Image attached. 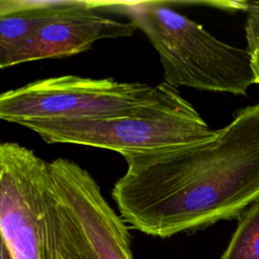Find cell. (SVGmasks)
Instances as JSON below:
<instances>
[{"instance_id":"obj_1","label":"cell","mask_w":259,"mask_h":259,"mask_svg":"<svg viewBox=\"0 0 259 259\" xmlns=\"http://www.w3.org/2000/svg\"><path fill=\"white\" fill-rule=\"evenodd\" d=\"M124 160L111 194L134 229L168 238L239 219L259 198V103L236 110L209 142Z\"/></svg>"},{"instance_id":"obj_2","label":"cell","mask_w":259,"mask_h":259,"mask_svg":"<svg viewBox=\"0 0 259 259\" xmlns=\"http://www.w3.org/2000/svg\"><path fill=\"white\" fill-rule=\"evenodd\" d=\"M22 126L49 144L107 149L123 158L176 151L209 142L218 134L165 82L154 86L144 101L110 115L32 120Z\"/></svg>"},{"instance_id":"obj_3","label":"cell","mask_w":259,"mask_h":259,"mask_svg":"<svg viewBox=\"0 0 259 259\" xmlns=\"http://www.w3.org/2000/svg\"><path fill=\"white\" fill-rule=\"evenodd\" d=\"M142 30L159 55L164 82L174 88L246 95L257 84L252 52L226 44L161 1L110 2Z\"/></svg>"},{"instance_id":"obj_4","label":"cell","mask_w":259,"mask_h":259,"mask_svg":"<svg viewBox=\"0 0 259 259\" xmlns=\"http://www.w3.org/2000/svg\"><path fill=\"white\" fill-rule=\"evenodd\" d=\"M49 162L18 143L0 145V232L13 259H61L48 204Z\"/></svg>"},{"instance_id":"obj_5","label":"cell","mask_w":259,"mask_h":259,"mask_svg":"<svg viewBox=\"0 0 259 259\" xmlns=\"http://www.w3.org/2000/svg\"><path fill=\"white\" fill-rule=\"evenodd\" d=\"M153 90L145 83L112 78H47L3 92L0 118L22 125L32 120L110 115L144 101Z\"/></svg>"},{"instance_id":"obj_6","label":"cell","mask_w":259,"mask_h":259,"mask_svg":"<svg viewBox=\"0 0 259 259\" xmlns=\"http://www.w3.org/2000/svg\"><path fill=\"white\" fill-rule=\"evenodd\" d=\"M56 196L78 222L99 259H133L125 222L103 197L91 174L76 162L58 158L49 162Z\"/></svg>"},{"instance_id":"obj_7","label":"cell","mask_w":259,"mask_h":259,"mask_svg":"<svg viewBox=\"0 0 259 259\" xmlns=\"http://www.w3.org/2000/svg\"><path fill=\"white\" fill-rule=\"evenodd\" d=\"M92 8L60 13L6 58L2 69L30 61L70 57L85 52L100 39L132 35L134 22L100 15Z\"/></svg>"},{"instance_id":"obj_8","label":"cell","mask_w":259,"mask_h":259,"mask_svg":"<svg viewBox=\"0 0 259 259\" xmlns=\"http://www.w3.org/2000/svg\"><path fill=\"white\" fill-rule=\"evenodd\" d=\"M50 171V170H49ZM48 204L61 259H99L76 219L54 193L50 177Z\"/></svg>"},{"instance_id":"obj_9","label":"cell","mask_w":259,"mask_h":259,"mask_svg":"<svg viewBox=\"0 0 259 259\" xmlns=\"http://www.w3.org/2000/svg\"><path fill=\"white\" fill-rule=\"evenodd\" d=\"M222 259H259V198L239 217Z\"/></svg>"},{"instance_id":"obj_10","label":"cell","mask_w":259,"mask_h":259,"mask_svg":"<svg viewBox=\"0 0 259 259\" xmlns=\"http://www.w3.org/2000/svg\"><path fill=\"white\" fill-rule=\"evenodd\" d=\"M236 9L246 13L245 36L249 50L259 47V1L236 2Z\"/></svg>"},{"instance_id":"obj_11","label":"cell","mask_w":259,"mask_h":259,"mask_svg":"<svg viewBox=\"0 0 259 259\" xmlns=\"http://www.w3.org/2000/svg\"><path fill=\"white\" fill-rule=\"evenodd\" d=\"M250 51L252 52V55H253V67H254V71L257 78V84L259 85V47Z\"/></svg>"},{"instance_id":"obj_12","label":"cell","mask_w":259,"mask_h":259,"mask_svg":"<svg viewBox=\"0 0 259 259\" xmlns=\"http://www.w3.org/2000/svg\"><path fill=\"white\" fill-rule=\"evenodd\" d=\"M0 259H13L10 251L6 247L4 243L1 242V247H0Z\"/></svg>"}]
</instances>
